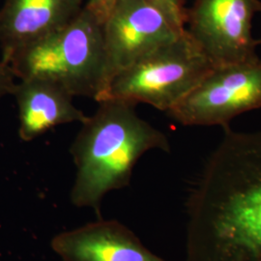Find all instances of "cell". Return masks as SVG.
Instances as JSON below:
<instances>
[{
    "instance_id": "6da1fadb",
    "label": "cell",
    "mask_w": 261,
    "mask_h": 261,
    "mask_svg": "<svg viewBox=\"0 0 261 261\" xmlns=\"http://www.w3.org/2000/svg\"><path fill=\"white\" fill-rule=\"evenodd\" d=\"M187 214L186 261H261V132L224 129Z\"/></svg>"
},
{
    "instance_id": "7a4b0ae2",
    "label": "cell",
    "mask_w": 261,
    "mask_h": 261,
    "mask_svg": "<svg viewBox=\"0 0 261 261\" xmlns=\"http://www.w3.org/2000/svg\"><path fill=\"white\" fill-rule=\"evenodd\" d=\"M93 115L82 123L72 146L76 174L71 202L101 215L105 196L129 186L138 161L150 150L169 152L168 137L143 120L136 105L117 99L98 102Z\"/></svg>"
},
{
    "instance_id": "3957f363",
    "label": "cell",
    "mask_w": 261,
    "mask_h": 261,
    "mask_svg": "<svg viewBox=\"0 0 261 261\" xmlns=\"http://www.w3.org/2000/svg\"><path fill=\"white\" fill-rule=\"evenodd\" d=\"M106 13L99 1L88 0L72 21L19 48L6 63L19 80H45L74 97L100 101L105 90Z\"/></svg>"
},
{
    "instance_id": "277c9868",
    "label": "cell",
    "mask_w": 261,
    "mask_h": 261,
    "mask_svg": "<svg viewBox=\"0 0 261 261\" xmlns=\"http://www.w3.org/2000/svg\"><path fill=\"white\" fill-rule=\"evenodd\" d=\"M213 67L185 30L115 75L101 101L144 103L168 112Z\"/></svg>"
},
{
    "instance_id": "5b68a950",
    "label": "cell",
    "mask_w": 261,
    "mask_h": 261,
    "mask_svg": "<svg viewBox=\"0 0 261 261\" xmlns=\"http://www.w3.org/2000/svg\"><path fill=\"white\" fill-rule=\"evenodd\" d=\"M261 108V58L215 66L168 113L185 126H221Z\"/></svg>"
},
{
    "instance_id": "8992f818",
    "label": "cell",
    "mask_w": 261,
    "mask_h": 261,
    "mask_svg": "<svg viewBox=\"0 0 261 261\" xmlns=\"http://www.w3.org/2000/svg\"><path fill=\"white\" fill-rule=\"evenodd\" d=\"M103 31L105 90L100 101L115 75L179 37L185 28L151 0H115L106 13Z\"/></svg>"
},
{
    "instance_id": "52a82bcc",
    "label": "cell",
    "mask_w": 261,
    "mask_h": 261,
    "mask_svg": "<svg viewBox=\"0 0 261 261\" xmlns=\"http://www.w3.org/2000/svg\"><path fill=\"white\" fill-rule=\"evenodd\" d=\"M260 11V0H196L185 30L214 67L250 61L258 57L252 28Z\"/></svg>"
},
{
    "instance_id": "ba28073f",
    "label": "cell",
    "mask_w": 261,
    "mask_h": 261,
    "mask_svg": "<svg viewBox=\"0 0 261 261\" xmlns=\"http://www.w3.org/2000/svg\"><path fill=\"white\" fill-rule=\"evenodd\" d=\"M50 247L63 261H168L149 251L125 224L102 218L57 234Z\"/></svg>"
},
{
    "instance_id": "9c48e42d",
    "label": "cell",
    "mask_w": 261,
    "mask_h": 261,
    "mask_svg": "<svg viewBox=\"0 0 261 261\" xmlns=\"http://www.w3.org/2000/svg\"><path fill=\"white\" fill-rule=\"evenodd\" d=\"M84 0H5L0 9L1 60L65 27L84 8Z\"/></svg>"
},
{
    "instance_id": "30bf717a",
    "label": "cell",
    "mask_w": 261,
    "mask_h": 261,
    "mask_svg": "<svg viewBox=\"0 0 261 261\" xmlns=\"http://www.w3.org/2000/svg\"><path fill=\"white\" fill-rule=\"evenodd\" d=\"M12 95L18 105L19 136L23 141L35 140L58 125L84 123L88 117L74 105L73 95L48 81L19 80Z\"/></svg>"
},
{
    "instance_id": "8fae6325",
    "label": "cell",
    "mask_w": 261,
    "mask_h": 261,
    "mask_svg": "<svg viewBox=\"0 0 261 261\" xmlns=\"http://www.w3.org/2000/svg\"><path fill=\"white\" fill-rule=\"evenodd\" d=\"M158 5L180 28H185L187 9L184 0H151Z\"/></svg>"
},
{
    "instance_id": "7c38bea8",
    "label": "cell",
    "mask_w": 261,
    "mask_h": 261,
    "mask_svg": "<svg viewBox=\"0 0 261 261\" xmlns=\"http://www.w3.org/2000/svg\"><path fill=\"white\" fill-rule=\"evenodd\" d=\"M16 79L11 66L0 60V99L7 95H12L17 84Z\"/></svg>"
},
{
    "instance_id": "4fadbf2b",
    "label": "cell",
    "mask_w": 261,
    "mask_h": 261,
    "mask_svg": "<svg viewBox=\"0 0 261 261\" xmlns=\"http://www.w3.org/2000/svg\"><path fill=\"white\" fill-rule=\"evenodd\" d=\"M97 1H99L106 9L109 10V8L111 7V5L115 0H97Z\"/></svg>"
},
{
    "instance_id": "5bb4252c",
    "label": "cell",
    "mask_w": 261,
    "mask_h": 261,
    "mask_svg": "<svg viewBox=\"0 0 261 261\" xmlns=\"http://www.w3.org/2000/svg\"><path fill=\"white\" fill-rule=\"evenodd\" d=\"M260 14H261V11H260Z\"/></svg>"
}]
</instances>
